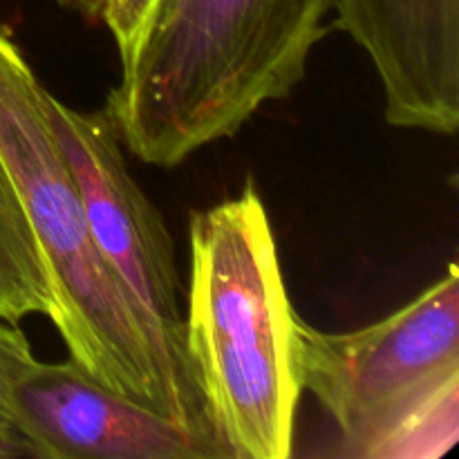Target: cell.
<instances>
[{"label":"cell","mask_w":459,"mask_h":459,"mask_svg":"<svg viewBox=\"0 0 459 459\" xmlns=\"http://www.w3.org/2000/svg\"><path fill=\"white\" fill-rule=\"evenodd\" d=\"M48 115L79 184L94 247L146 341L161 411L209 433L188 375L179 278L160 211L130 175L106 112H79L49 94Z\"/></svg>","instance_id":"277c9868"},{"label":"cell","mask_w":459,"mask_h":459,"mask_svg":"<svg viewBox=\"0 0 459 459\" xmlns=\"http://www.w3.org/2000/svg\"><path fill=\"white\" fill-rule=\"evenodd\" d=\"M13 408V430L40 459H224L209 433L115 393L72 361H39Z\"/></svg>","instance_id":"8992f818"},{"label":"cell","mask_w":459,"mask_h":459,"mask_svg":"<svg viewBox=\"0 0 459 459\" xmlns=\"http://www.w3.org/2000/svg\"><path fill=\"white\" fill-rule=\"evenodd\" d=\"M188 260L184 354L211 437L227 459L291 457L300 316L254 188L193 213Z\"/></svg>","instance_id":"7a4b0ae2"},{"label":"cell","mask_w":459,"mask_h":459,"mask_svg":"<svg viewBox=\"0 0 459 459\" xmlns=\"http://www.w3.org/2000/svg\"><path fill=\"white\" fill-rule=\"evenodd\" d=\"M157 0H106L101 21L110 30L121 58L128 56Z\"/></svg>","instance_id":"8fae6325"},{"label":"cell","mask_w":459,"mask_h":459,"mask_svg":"<svg viewBox=\"0 0 459 459\" xmlns=\"http://www.w3.org/2000/svg\"><path fill=\"white\" fill-rule=\"evenodd\" d=\"M336 25L368 54L384 117L403 130L459 128V0H334Z\"/></svg>","instance_id":"52a82bcc"},{"label":"cell","mask_w":459,"mask_h":459,"mask_svg":"<svg viewBox=\"0 0 459 459\" xmlns=\"http://www.w3.org/2000/svg\"><path fill=\"white\" fill-rule=\"evenodd\" d=\"M299 370L339 429L336 455L372 459L408 408L459 377L457 264L375 325L327 334L300 318Z\"/></svg>","instance_id":"5b68a950"},{"label":"cell","mask_w":459,"mask_h":459,"mask_svg":"<svg viewBox=\"0 0 459 459\" xmlns=\"http://www.w3.org/2000/svg\"><path fill=\"white\" fill-rule=\"evenodd\" d=\"M334 0H157L121 58L106 117L119 142L170 169L233 137L303 81Z\"/></svg>","instance_id":"6da1fadb"},{"label":"cell","mask_w":459,"mask_h":459,"mask_svg":"<svg viewBox=\"0 0 459 459\" xmlns=\"http://www.w3.org/2000/svg\"><path fill=\"white\" fill-rule=\"evenodd\" d=\"M49 90L0 30V164L31 229L70 361L99 384L161 411L137 321L103 264L74 173L48 115Z\"/></svg>","instance_id":"3957f363"},{"label":"cell","mask_w":459,"mask_h":459,"mask_svg":"<svg viewBox=\"0 0 459 459\" xmlns=\"http://www.w3.org/2000/svg\"><path fill=\"white\" fill-rule=\"evenodd\" d=\"M54 300L16 191L0 164V318L18 323L30 314L52 318Z\"/></svg>","instance_id":"ba28073f"},{"label":"cell","mask_w":459,"mask_h":459,"mask_svg":"<svg viewBox=\"0 0 459 459\" xmlns=\"http://www.w3.org/2000/svg\"><path fill=\"white\" fill-rule=\"evenodd\" d=\"M58 7L67 9L72 13H79L85 21L99 22L101 21L103 7H106V0H54Z\"/></svg>","instance_id":"7c38bea8"},{"label":"cell","mask_w":459,"mask_h":459,"mask_svg":"<svg viewBox=\"0 0 459 459\" xmlns=\"http://www.w3.org/2000/svg\"><path fill=\"white\" fill-rule=\"evenodd\" d=\"M36 366L39 359L31 354V345L25 334L18 330L16 323L0 318V426L3 429L13 430L16 421L13 393Z\"/></svg>","instance_id":"30bf717a"},{"label":"cell","mask_w":459,"mask_h":459,"mask_svg":"<svg viewBox=\"0 0 459 459\" xmlns=\"http://www.w3.org/2000/svg\"><path fill=\"white\" fill-rule=\"evenodd\" d=\"M457 437L459 377H453L399 417L372 459H439L455 446Z\"/></svg>","instance_id":"9c48e42d"},{"label":"cell","mask_w":459,"mask_h":459,"mask_svg":"<svg viewBox=\"0 0 459 459\" xmlns=\"http://www.w3.org/2000/svg\"><path fill=\"white\" fill-rule=\"evenodd\" d=\"M21 457H34L25 442L18 437L13 430L3 429L0 426V459H21Z\"/></svg>","instance_id":"4fadbf2b"}]
</instances>
